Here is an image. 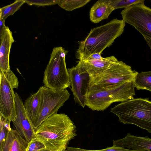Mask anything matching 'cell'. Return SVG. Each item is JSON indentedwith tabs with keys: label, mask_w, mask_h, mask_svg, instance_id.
Returning a JSON list of instances; mask_svg holds the SVG:
<instances>
[{
	"label": "cell",
	"mask_w": 151,
	"mask_h": 151,
	"mask_svg": "<svg viewBox=\"0 0 151 151\" xmlns=\"http://www.w3.org/2000/svg\"><path fill=\"white\" fill-rule=\"evenodd\" d=\"M76 127L66 114H55L46 119L35 131V139L52 151H64L77 135Z\"/></svg>",
	"instance_id": "6da1fadb"
},
{
	"label": "cell",
	"mask_w": 151,
	"mask_h": 151,
	"mask_svg": "<svg viewBox=\"0 0 151 151\" xmlns=\"http://www.w3.org/2000/svg\"><path fill=\"white\" fill-rule=\"evenodd\" d=\"M125 23L123 19H115L104 25L92 29L84 40L78 42L76 58L79 60L94 53L101 54L123 32Z\"/></svg>",
	"instance_id": "7a4b0ae2"
},
{
	"label": "cell",
	"mask_w": 151,
	"mask_h": 151,
	"mask_svg": "<svg viewBox=\"0 0 151 151\" xmlns=\"http://www.w3.org/2000/svg\"><path fill=\"white\" fill-rule=\"evenodd\" d=\"M133 81L126 82L109 88L89 85L86 106L93 111H104L113 103L133 99L135 95Z\"/></svg>",
	"instance_id": "3957f363"
},
{
	"label": "cell",
	"mask_w": 151,
	"mask_h": 151,
	"mask_svg": "<svg viewBox=\"0 0 151 151\" xmlns=\"http://www.w3.org/2000/svg\"><path fill=\"white\" fill-rule=\"evenodd\" d=\"M124 124H132L151 133V101L148 98L133 99L111 109Z\"/></svg>",
	"instance_id": "277c9868"
},
{
	"label": "cell",
	"mask_w": 151,
	"mask_h": 151,
	"mask_svg": "<svg viewBox=\"0 0 151 151\" xmlns=\"http://www.w3.org/2000/svg\"><path fill=\"white\" fill-rule=\"evenodd\" d=\"M68 52L61 47L53 48L44 73L43 82L45 86L59 91L70 87V81L65 60Z\"/></svg>",
	"instance_id": "5b68a950"
},
{
	"label": "cell",
	"mask_w": 151,
	"mask_h": 151,
	"mask_svg": "<svg viewBox=\"0 0 151 151\" xmlns=\"http://www.w3.org/2000/svg\"><path fill=\"white\" fill-rule=\"evenodd\" d=\"M138 73L130 66L118 60L101 73L91 77L89 85L104 88H113L126 82L134 81Z\"/></svg>",
	"instance_id": "8992f818"
},
{
	"label": "cell",
	"mask_w": 151,
	"mask_h": 151,
	"mask_svg": "<svg viewBox=\"0 0 151 151\" xmlns=\"http://www.w3.org/2000/svg\"><path fill=\"white\" fill-rule=\"evenodd\" d=\"M0 74V114L12 122L17 116L14 89L18 87V78L11 70Z\"/></svg>",
	"instance_id": "52a82bcc"
},
{
	"label": "cell",
	"mask_w": 151,
	"mask_h": 151,
	"mask_svg": "<svg viewBox=\"0 0 151 151\" xmlns=\"http://www.w3.org/2000/svg\"><path fill=\"white\" fill-rule=\"evenodd\" d=\"M41 101L38 117L33 126L35 131L51 116L57 113L59 109L69 99L70 94L66 89L59 91L40 87Z\"/></svg>",
	"instance_id": "ba28073f"
},
{
	"label": "cell",
	"mask_w": 151,
	"mask_h": 151,
	"mask_svg": "<svg viewBox=\"0 0 151 151\" xmlns=\"http://www.w3.org/2000/svg\"><path fill=\"white\" fill-rule=\"evenodd\" d=\"M122 19L137 29L143 36L151 39V9L144 3L133 5L121 13Z\"/></svg>",
	"instance_id": "9c48e42d"
},
{
	"label": "cell",
	"mask_w": 151,
	"mask_h": 151,
	"mask_svg": "<svg viewBox=\"0 0 151 151\" xmlns=\"http://www.w3.org/2000/svg\"><path fill=\"white\" fill-rule=\"evenodd\" d=\"M68 70L75 102L84 108L89 85L90 76L78 64Z\"/></svg>",
	"instance_id": "30bf717a"
},
{
	"label": "cell",
	"mask_w": 151,
	"mask_h": 151,
	"mask_svg": "<svg viewBox=\"0 0 151 151\" xmlns=\"http://www.w3.org/2000/svg\"><path fill=\"white\" fill-rule=\"evenodd\" d=\"M15 94L17 116L12 122L15 130L29 143L36 138L35 131L27 116L21 98L17 93Z\"/></svg>",
	"instance_id": "8fae6325"
},
{
	"label": "cell",
	"mask_w": 151,
	"mask_h": 151,
	"mask_svg": "<svg viewBox=\"0 0 151 151\" xmlns=\"http://www.w3.org/2000/svg\"><path fill=\"white\" fill-rule=\"evenodd\" d=\"M113 146L132 150L151 151V138L147 136L138 137L128 133L123 138L113 140Z\"/></svg>",
	"instance_id": "7c38bea8"
},
{
	"label": "cell",
	"mask_w": 151,
	"mask_h": 151,
	"mask_svg": "<svg viewBox=\"0 0 151 151\" xmlns=\"http://www.w3.org/2000/svg\"><path fill=\"white\" fill-rule=\"evenodd\" d=\"M118 60L114 56H111L104 58L102 60H79L78 64L88 74L91 78L101 73Z\"/></svg>",
	"instance_id": "4fadbf2b"
},
{
	"label": "cell",
	"mask_w": 151,
	"mask_h": 151,
	"mask_svg": "<svg viewBox=\"0 0 151 151\" xmlns=\"http://www.w3.org/2000/svg\"><path fill=\"white\" fill-rule=\"evenodd\" d=\"M0 71L7 72L10 70L9 55L12 44L14 40L12 32L7 27L2 36L0 38Z\"/></svg>",
	"instance_id": "5bb4252c"
},
{
	"label": "cell",
	"mask_w": 151,
	"mask_h": 151,
	"mask_svg": "<svg viewBox=\"0 0 151 151\" xmlns=\"http://www.w3.org/2000/svg\"><path fill=\"white\" fill-rule=\"evenodd\" d=\"M28 143L15 129L9 130L0 145V151H26Z\"/></svg>",
	"instance_id": "9a60e30c"
},
{
	"label": "cell",
	"mask_w": 151,
	"mask_h": 151,
	"mask_svg": "<svg viewBox=\"0 0 151 151\" xmlns=\"http://www.w3.org/2000/svg\"><path fill=\"white\" fill-rule=\"evenodd\" d=\"M114 10L110 0H98L90 9V19L93 23H98L107 18Z\"/></svg>",
	"instance_id": "2e32d148"
},
{
	"label": "cell",
	"mask_w": 151,
	"mask_h": 151,
	"mask_svg": "<svg viewBox=\"0 0 151 151\" xmlns=\"http://www.w3.org/2000/svg\"><path fill=\"white\" fill-rule=\"evenodd\" d=\"M41 101V91L39 88L25 101L24 106L28 119L33 127L38 117Z\"/></svg>",
	"instance_id": "e0dca14e"
},
{
	"label": "cell",
	"mask_w": 151,
	"mask_h": 151,
	"mask_svg": "<svg viewBox=\"0 0 151 151\" xmlns=\"http://www.w3.org/2000/svg\"><path fill=\"white\" fill-rule=\"evenodd\" d=\"M134 82L137 90H147L151 92V71L138 73Z\"/></svg>",
	"instance_id": "ac0fdd59"
},
{
	"label": "cell",
	"mask_w": 151,
	"mask_h": 151,
	"mask_svg": "<svg viewBox=\"0 0 151 151\" xmlns=\"http://www.w3.org/2000/svg\"><path fill=\"white\" fill-rule=\"evenodd\" d=\"M25 3L24 0H16L13 3L0 9V18L5 20L7 18L12 15Z\"/></svg>",
	"instance_id": "d6986e66"
},
{
	"label": "cell",
	"mask_w": 151,
	"mask_h": 151,
	"mask_svg": "<svg viewBox=\"0 0 151 151\" xmlns=\"http://www.w3.org/2000/svg\"><path fill=\"white\" fill-rule=\"evenodd\" d=\"M90 0H59L58 4L65 10L70 11L82 7Z\"/></svg>",
	"instance_id": "ffe728a7"
},
{
	"label": "cell",
	"mask_w": 151,
	"mask_h": 151,
	"mask_svg": "<svg viewBox=\"0 0 151 151\" xmlns=\"http://www.w3.org/2000/svg\"><path fill=\"white\" fill-rule=\"evenodd\" d=\"M0 142L1 145L5 139L8 131L12 129L10 126L11 121L0 114Z\"/></svg>",
	"instance_id": "44dd1931"
},
{
	"label": "cell",
	"mask_w": 151,
	"mask_h": 151,
	"mask_svg": "<svg viewBox=\"0 0 151 151\" xmlns=\"http://www.w3.org/2000/svg\"><path fill=\"white\" fill-rule=\"evenodd\" d=\"M110 4L114 10L124 8V9L135 4L144 3V0H110Z\"/></svg>",
	"instance_id": "7402d4cb"
},
{
	"label": "cell",
	"mask_w": 151,
	"mask_h": 151,
	"mask_svg": "<svg viewBox=\"0 0 151 151\" xmlns=\"http://www.w3.org/2000/svg\"><path fill=\"white\" fill-rule=\"evenodd\" d=\"M64 151H148L144 150H132L124 148L122 147L113 146L99 150H88L77 147H68Z\"/></svg>",
	"instance_id": "603a6c76"
},
{
	"label": "cell",
	"mask_w": 151,
	"mask_h": 151,
	"mask_svg": "<svg viewBox=\"0 0 151 151\" xmlns=\"http://www.w3.org/2000/svg\"><path fill=\"white\" fill-rule=\"evenodd\" d=\"M25 3L29 5L38 6L54 5L58 4L59 0H24Z\"/></svg>",
	"instance_id": "cb8c5ba5"
},
{
	"label": "cell",
	"mask_w": 151,
	"mask_h": 151,
	"mask_svg": "<svg viewBox=\"0 0 151 151\" xmlns=\"http://www.w3.org/2000/svg\"><path fill=\"white\" fill-rule=\"evenodd\" d=\"M45 148L46 147L45 145L35 138L28 143L26 151H39Z\"/></svg>",
	"instance_id": "d4e9b609"
},
{
	"label": "cell",
	"mask_w": 151,
	"mask_h": 151,
	"mask_svg": "<svg viewBox=\"0 0 151 151\" xmlns=\"http://www.w3.org/2000/svg\"><path fill=\"white\" fill-rule=\"evenodd\" d=\"M5 20L0 18V38L2 36L6 27L5 24Z\"/></svg>",
	"instance_id": "484cf974"
},
{
	"label": "cell",
	"mask_w": 151,
	"mask_h": 151,
	"mask_svg": "<svg viewBox=\"0 0 151 151\" xmlns=\"http://www.w3.org/2000/svg\"><path fill=\"white\" fill-rule=\"evenodd\" d=\"M144 38L151 50V39L145 37Z\"/></svg>",
	"instance_id": "4316f807"
}]
</instances>
